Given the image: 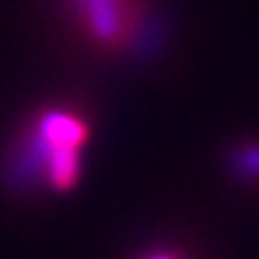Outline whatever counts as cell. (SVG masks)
I'll return each mask as SVG.
<instances>
[{"label":"cell","mask_w":259,"mask_h":259,"mask_svg":"<svg viewBox=\"0 0 259 259\" xmlns=\"http://www.w3.org/2000/svg\"><path fill=\"white\" fill-rule=\"evenodd\" d=\"M87 141V127L68 114H48L39 123L36 137L27 146V168L34 170L44 164L48 180L55 189H73L80 175V148Z\"/></svg>","instance_id":"cell-1"},{"label":"cell","mask_w":259,"mask_h":259,"mask_svg":"<svg viewBox=\"0 0 259 259\" xmlns=\"http://www.w3.org/2000/svg\"><path fill=\"white\" fill-rule=\"evenodd\" d=\"M84 9V16L89 21L91 30L100 39L114 41L121 36V30L125 27V7L123 0H77Z\"/></svg>","instance_id":"cell-2"},{"label":"cell","mask_w":259,"mask_h":259,"mask_svg":"<svg viewBox=\"0 0 259 259\" xmlns=\"http://www.w3.org/2000/svg\"><path fill=\"white\" fill-rule=\"evenodd\" d=\"M239 166H241L248 175H259V148L248 150L246 155H243V159H241V164Z\"/></svg>","instance_id":"cell-3"},{"label":"cell","mask_w":259,"mask_h":259,"mask_svg":"<svg viewBox=\"0 0 259 259\" xmlns=\"http://www.w3.org/2000/svg\"><path fill=\"white\" fill-rule=\"evenodd\" d=\"M148 259H175V257H170V255H152V257H148Z\"/></svg>","instance_id":"cell-4"}]
</instances>
